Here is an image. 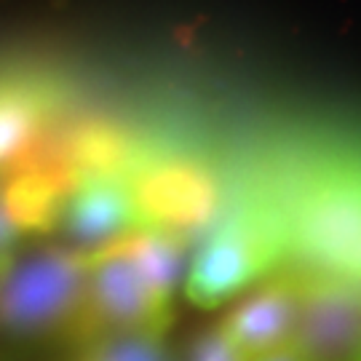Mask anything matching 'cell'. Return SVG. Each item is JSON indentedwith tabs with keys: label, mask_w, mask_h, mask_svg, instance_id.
Instances as JSON below:
<instances>
[{
	"label": "cell",
	"mask_w": 361,
	"mask_h": 361,
	"mask_svg": "<svg viewBox=\"0 0 361 361\" xmlns=\"http://www.w3.org/2000/svg\"><path fill=\"white\" fill-rule=\"evenodd\" d=\"M89 273L91 252L75 246H43L16 257L0 284V335L27 345L73 343Z\"/></svg>",
	"instance_id": "obj_1"
},
{
	"label": "cell",
	"mask_w": 361,
	"mask_h": 361,
	"mask_svg": "<svg viewBox=\"0 0 361 361\" xmlns=\"http://www.w3.org/2000/svg\"><path fill=\"white\" fill-rule=\"evenodd\" d=\"M134 233L91 252L86 305L73 335V343L78 345L126 332L169 335V326L174 322V297L155 284L142 265L134 249Z\"/></svg>",
	"instance_id": "obj_2"
},
{
	"label": "cell",
	"mask_w": 361,
	"mask_h": 361,
	"mask_svg": "<svg viewBox=\"0 0 361 361\" xmlns=\"http://www.w3.org/2000/svg\"><path fill=\"white\" fill-rule=\"evenodd\" d=\"M292 343L305 361H361V279L337 271L297 276Z\"/></svg>",
	"instance_id": "obj_3"
},
{
	"label": "cell",
	"mask_w": 361,
	"mask_h": 361,
	"mask_svg": "<svg viewBox=\"0 0 361 361\" xmlns=\"http://www.w3.org/2000/svg\"><path fill=\"white\" fill-rule=\"evenodd\" d=\"M271 249V231L259 219L235 217L225 222L195 255L185 295L201 308L228 302L265 268Z\"/></svg>",
	"instance_id": "obj_4"
},
{
	"label": "cell",
	"mask_w": 361,
	"mask_h": 361,
	"mask_svg": "<svg viewBox=\"0 0 361 361\" xmlns=\"http://www.w3.org/2000/svg\"><path fill=\"white\" fill-rule=\"evenodd\" d=\"M134 198L145 228L188 235L214 212L217 185L207 169L193 161L166 158L142 164L131 177Z\"/></svg>",
	"instance_id": "obj_5"
},
{
	"label": "cell",
	"mask_w": 361,
	"mask_h": 361,
	"mask_svg": "<svg viewBox=\"0 0 361 361\" xmlns=\"http://www.w3.org/2000/svg\"><path fill=\"white\" fill-rule=\"evenodd\" d=\"M295 319L297 279L281 276L252 286V292L238 297L217 324L246 361H257L292 343Z\"/></svg>",
	"instance_id": "obj_6"
},
{
	"label": "cell",
	"mask_w": 361,
	"mask_h": 361,
	"mask_svg": "<svg viewBox=\"0 0 361 361\" xmlns=\"http://www.w3.org/2000/svg\"><path fill=\"white\" fill-rule=\"evenodd\" d=\"M131 177H91L78 185L62 217V231L75 249L94 252L126 233L142 231Z\"/></svg>",
	"instance_id": "obj_7"
},
{
	"label": "cell",
	"mask_w": 361,
	"mask_h": 361,
	"mask_svg": "<svg viewBox=\"0 0 361 361\" xmlns=\"http://www.w3.org/2000/svg\"><path fill=\"white\" fill-rule=\"evenodd\" d=\"M0 201L22 235H43L62 228L70 193L46 174L22 171L6 177Z\"/></svg>",
	"instance_id": "obj_8"
},
{
	"label": "cell",
	"mask_w": 361,
	"mask_h": 361,
	"mask_svg": "<svg viewBox=\"0 0 361 361\" xmlns=\"http://www.w3.org/2000/svg\"><path fill=\"white\" fill-rule=\"evenodd\" d=\"M54 104L49 91L22 83H0V166L22 153L40 131L49 129Z\"/></svg>",
	"instance_id": "obj_9"
},
{
	"label": "cell",
	"mask_w": 361,
	"mask_h": 361,
	"mask_svg": "<svg viewBox=\"0 0 361 361\" xmlns=\"http://www.w3.org/2000/svg\"><path fill=\"white\" fill-rule=\"evenodd\" d=\"M75 361H180L169 348L166 332L107 335L80 345Z\"/></svg>",
	"instance_id": "obj_10"
},
{
	"label": "cell",
	"mask_w": 361,
	"mask_h": 361,
	"mask_svg": "<svg viewBox=\"0 0 361 361\" xmlns=\"http://www.w3.org/2000/svg\"><path fill=\"white\" fill-rule=\"evenodd\" d=\"M180 361H246V356L231 343L217 322L201 326L182 350Z\"/></svg>",
	"instance_id": "obj_11"
},
{
	"label": "cell",
	"mask_w": 361,
	"mask_h": 361,
	"mask_svg": "<svg viewBox=\"0 0 361 361\" xmlns=\"http://www.w3.org/2000/svg\"><path fill=\"white\" fill-rule=\"evenodd\" d=\"M19 238H22V233L13 225V219L8 217V212L0 201V262H13L16 259L13 249L19 244Z\"/></svg>",
	"instance_id": "obj_12"
},
{
	"label": "cell",
	"mask_w": 361,
	"mask_h": 361,
	"mask_svg": "<svg viewBox=\"0 0 361 361\" xmlns=\"http://www.w3.org/2000/svg\"><path fill=\"white\" fill-rule=\"evenodd\" d=\"M257 361H305V356L295 348V343H289L284 348H276V350H271V353H265V356Z\"/></svg>",
	"instance_id": "obj_13"
},
{
	"label": "cell",
	"mask_w": 361,
	"mask_h": 361,
	"mask_svg": "<svg viewBox=\"0 0 361 361\" xmlns=\"http://www.w3.org/2000/svg\"><path fill=\"white\" fill-rule=\"evenodd\" d=\"M13 262H0V284H3V279H6V273H8V268H11Z\"/></svg>",
	"instance_id": "obj_14"
}]
</instances>
